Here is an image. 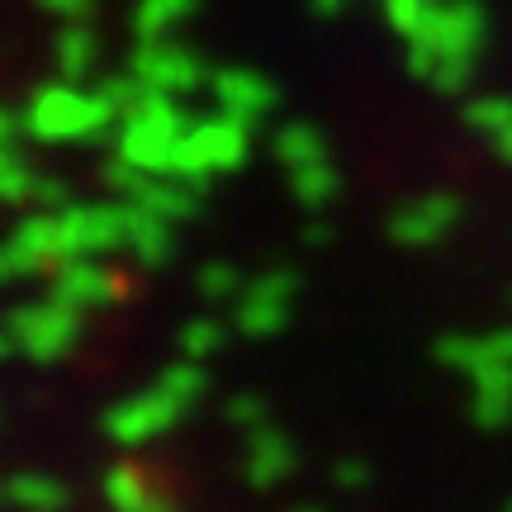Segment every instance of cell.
<instances>
[{
  "instance_id": "cell-15",
  "label": "cell",
  "mask_w": 512,
  "mask_h": 512,
  "mask_svg": "<svg viewBox=\"0 0 512 512\" xmlns=\"http://www.w3.org/2000/svg\"><path fill=\"white\" fill-rule=\"evenodd\" d=\"M124 252L138 261V266H166L176 242H171V219L152 214L143 204L124 200Z\"/></svg>"
},
{
  "instance_id": "cell-7",
  "label": "cell",
  "mask_w": 512,
  "mask_h": 512,
  "mask_svg": "<svg viewBox=\"0 0 512 512\" xmlns=\"http://www.w3.org/2000/svg\"><path fill=\"white\" fill-rule=\"evenodd\" d=\"M294 294H299V275L294 271H266L247 280L242 294L233 299V328L242 337H275L290 323Z\"/></svg>"
},
{
  "instance_id": "cell-27",
  "label": "cell",
  "mask_w": 512,
  "mask_h": 512,
  "mask_svg": "<svg viewBox=\"0 0 512 512\" xmlns=\"http://www.w3.org/2000/svg\"><path fill=\"white\" fill-rule=\"evenodd\" d=\"M223 418L233 422L238 432H252V427L266 422V399L261 394H233V399L223 403Z\"/></svg>"
},
{
  "instance_id": "cell-24",
  "label": "cell",
  "mask_w": 512,
  "mask_h": 512,
  "mask_svg": "<svg viewBox=\"0 0 512 512\" xmlns=\"http://www.w3.org/2000/svg\"><path fill=\"white\" fill-rule=\"evenodd\" d=\"M34 181H38V171H29L24 152L19 147H0V195L10 204H29Z\"/></svg>"
},
{
  "instance_id": "cell-3",
  "label": "cell",
  "mask_w": 512,
  "mask_h": 512,
  "mask_svg": "<svg viewBox=\"0 0 512 512\" xmlns=\"http://www.w3.org/2000/svg\"><path fill=\"white\" fill-rule=\"evenodd\" d=\"M247 147H252V124L238 114L219 110L209 119H190V128L176 143V157H171V176L204 185L219 171H238L247 162Z\"/></svg>"
},
{
  "instance_id": "cell-16",
  "label": "cell",
  "mask_w": 512,
  "mask_h": 512,
  "mask_svg": "<svg viewBox=\"0 0 512 512\" xmlns=\"http://www.w3.org/2000/svg\"><path fill=\"white\" fill-rule=\"evenodd\" d=\"M465 124L494 147L498 162L512 166V95H475L465 105Z\"/></svg>"
},
{
  "instance_id": "cell-2",
  "label": "cell",
  "mask_w": 512,
  "mask_h": 512,
  "mask_svg": "<svg viewBox=\"0 0 512 512\" xmlns=\"http://www.w3.org/2000/svg\"><path fill=\"white\" fill-rule=\"evenodd\" d=\"M185 128H190V119L181 114L176 95L143 86L114 128V152L128 157L133 166H143V171H171V157H176V143H181Z\"/></svg>"
},
{
  "instance_id": "cell-4",
  "label": "cell",
  "mask_w": 512,
  "mask_h": 512,
  "mask_svg": "<svg viewBox=\"0 0 512 512\" xmlns=\"http://www.w3.org/2000/svg\"><path fill=\"white\" fill-rule=\"evenodd\" d=\"M76 337H81V313L48 294V299L19 304V309L10 313L0 351H5V356H24V361H34V366H57V361L76 347Z\"/></svg>"
},
{
  "instance_id": "cell-30",
  "label": "cell",
  "mask_w": 512,
  "mask_h": 512,
  "mask_svg": "<svg viewBox=\"0 0 512 512\" xmlns=\"http://www.w3.org/2000/svg\"><path fill=\"white\" fill-rule=\"evenodd\" d=\"M489 361H503L512 366V328H498V332H484V366ZM479 366V370H484Z\"/></svg>"
},
{
  "instance_id": "cell-29",
  "label": "cell",
  "mask_w": 512,
  "mask_h": 512,
  "mask_svg": "<svg viewBox=\"0 0 512 512\" xmlns=\"http://www.w3.org/2000/svg\"><path fill=\"white\" fill-rule=\"evenodd\" d=\"M29 204H34V209H48V214H57V209H67V204H72V195H67V185H62V181H53V176H38Z\"/></svg>"
},
{
  "instance_id": "cell-13",
  "label": "cell",
  "mask_w": 512,
  "mask_h": 512,
  "mask_svg": "<svg viewBox=\"0 0 512 512\" xmlns=\"http://www.w3.org/2000/svg\"><path fill=\"white\" fill-rule=\"evenodd\" d=\"M209 95H214L219 110L238 114L247 124H256L261 114L275 110V86L261 72H252V67H223V72H214L209 76Z\"/></svg>"
},
{
  "instance_id": "cell-23",
  "label": "cell",
  "mask_w": 512,
  "mask_h": 512,
  "mask_svg": "<svg viewBox=\"0 0 512 512\" xmlns=\"http://www.w3.org/2000/svg\"><path fill=\"white\" fill-rule=\"evenodd\" d=\"M176 342H181V356L209 361V356H214V351L228 342V323H223V318H209V313H204V318H190Z\"/></svg>"
},
{
  "instance_id": "cell-22",
  "label": "cell",
  "mask_w": 512,
  "mask_h": 512,
  "mask_svg": "<svg viewBox=\"0 0 512 512\" xmlns=\"http://www.w3.org/2000/svg\"><path fill=\"white\" fill-rule=\"evenodd\" d=\"M53 57H57V76H72V81H81V76L95 67V38H91V29H86L81 19H67V24H62V34H57V43H53Z\"/></svg>"
},
{
  "instance_id": "cell-5",
  "label": "cell",
  "mask_w": 512,
  "mask_h": 512,
  "mask_svg": "<svg viewBox=\"0 0 512 512\" xmlns=\"http://www.w3.org/2000/svg\"><path fill=\"white\" fill-rule=\"evenodd\" d=\"M185 413H190V403H185L176 389H166L162 380H152L147 389L110 403V408L100 413V437L114 441V446H124V451H133V446H147L152 437L171 432Z\"/></svg>"
},
{
  "instance_id": "cell-20",
  "label": "cell",
  "mask_w": 512,
  "mask_h": 512,
  "mask_svg": "<svg viewBox=\"0 0 512 512\" xmlns=\"http://www.w3.org/2000/svg\"><path fill=\"white\" fill-rule=\"evenodd\" d=\"M271 152L285 171H294V166L328 157V138H323V128L318 124H280L275 128V138H271Z\"/></svg>"
},
{
  "instance_id": "cell-32",
  "label": "cell",
  "mask_w": 512,
  "mask_h": 512,
  "mask_svg": "<svg viewBox=\"0 0 512 512\" xmlns=\"http://www.w3.org/2000/svg\"><path fill=\"white\" fill-rule=\"evenodd\" d=\"M309 5H313V15L318 19H337L342 10H347V0H309Z\"/></svg>"
},
{
  "instance_id": "cell-25",
  "label": "cell",
  "mask_w": 512,
  "mask_h": 512,
  "mask_svg": "<svg viewBox=\"0 0 512 512\" xmlns=\"http://www.w3.org/2000/svg\"><path fill=\"white\" fill-rule=\"evenodd\" d=\"M195 285H200V294L209 299V304H228V299H238L242 294L247 280L238 275V266H228V261H209V266H200Z\"/></svg>"
},
{
  "instance_id": "cell-1",
  "label": "cell",
  "mask_w": 512,
  "mask_h": 512,
  "mask_svg": "<svg viewBox=\"0 0 512 512\" xmlns=\"http://www.w3.org/2000/svg\"><path fill=\"white\" fill-rule=\"evenodd\" d=\"M489 38V15L479 0H432L418 34H408V72L422 76L432 91L460 95L470 86L475 57Z\"/></svg>"
},
{
  "instance_id": "cell-12",
  "label": "cell",
  "mask_w": 512,
  "mask_h": 512,
  "mask_svg": "<svg viewBox=\"0 0 512 512\" xmlns=\"http://www.w3.org/2000/svg\"><path fill=\"white\" fill-rule=\"evenodd\" d=\"M247 446H242V475L252 489H280L285 479L294 475V441L271 427V422H261L252 432H242Z\"/></svg>"
},
{
  "instance_id": "cell-31",
  "label": "cell",
  "mask_w": 512,
  "mask_h": 512,
  "mask_svg": "<svg viewBox=\"0 0 512 512\" xmlns=\"http://www.w3.org/2000/svg\"><path fill=\"white\" fill-rule=\"evenodd\" d=\"M38 5L57 19H86V10H91V0H38Z\"/></svg>"
},
{
  "instance_id": "cell-14",
  "label": "cell",
  "mask_w": 512,
  "mask_h": 512,
  "mask_svg": "<svg viewBox=\"0 0 512 512\" xmlns=\"http://www.w3.org/2000/svg\"><path fill=\"white\" fill-rule=\"evenodd\" d=\"M470 418L479 432H503L512 422V366L489 361L470 375Z\"/></svg>"
},
{
  "instance_id": "cell-6",
  "label": "cell",
  "mask_w": 512,
  "mask_h": 512,
  "mask_svg": "<svg viewBox=\"0 0 512 512\" xmlns=\"http://www.w3.org/2000/svg\"><path fill=\"white\" fill-rule=\"evenodd\" d=\"M57 252L62 256H105L124 252V200H86L57 209Z\"/></svg>"
},
{
  "instance_id": "cell-11",
  "label": "cell",
  "mask_w": 512,
  "mask_h": 512,
  "mask_svg": "<svg viewBox=\"0 0 512 512\" xmlns=\"http://www.w3.org/2000/svg\"><path fill=\"white\" fill-rule=\"evenodd\" d=\"M53 299L72 304L76 313H95L119 299V280H114L95 256H62L53 266V285H48Z\"/></svg>"
},
{
  "instance_id": "cell-8",
  "label": "cell",
  "mask_w": 512,
  "mask_h": 512,
  "mask_svg": "<svg viewBox=\"0 0 512 512\" xmlns=\"http://www.w3.org/2000/svg\"><path fill=\"white\" fill-rule=\"evenodd\" d=\"M128 72L143 86H157L166 95H190L195 86L209 81L200 53L185 48V43H171V38H138V48L128 57Z\"/></svg>"
},
{
  "instance_id": "cell-10",
  "label": "cell",
  "mask_w": 512,
  "mask_h": 512,
  "mask_svg": "<svg viewBox=\"0 0 512 512\" xmlns=\"http://www.w3.org/2000/svg\"><path fill=\"white\" fill-rule=\"evenodd\" d=\"M57 261H62V252H57V219L48 209H29L5 238L0 275L5 280H29L38 271H53Z\"/></svg>"
},
{
  "instance_id": "cell-21",
  "label": "cell",
  "mask_w": 512,
  "mask_h": 512,
  "mask_svg": "<svg viewBox=\"0 0 512 512\" xmlns=\"http://www.w3.org/2000/svg\"><path fill=\"white\" fill-rule=\"evenodd\" d=\"M200 10V0H138L133 5V34L138 38H171L176 24Z\"/></svg>"
},
{
  "instance_id": "cell-19",
  "label": "cell",
  "mask_w": 512,
  "mask_h": 512,
  "mask_svg": "<svg viewBox=\"0 0 512 512\" xmlns=\"http://www.w3.org/2000/svg\"><path fill=\"white\" fill-rule=\"evenodd\" d=\"M337 190H342V176H337V166H332L328 157L304 162L290 171V195L299 200V209H309V214H323V209L337 200Z\"/></svg>"
},
{
  "instance_id": "cell-34",
  "label": "cell",
  "mask_w": 512,
  "mask_h": 512,
  "mask_svg": "<svg viewBox=\"0 0 512 512\" xmlns=\"http://www.w3.org/2000/svg\"><path fill=\"white\" fill-rule=\"evenodd\" d=\"M508 508H512V498H508Z\"/></svg>"
},
{
  "instance_id": "cell-17",
  "label": "cell",
  "mask_w": 512,
  "mask_h": 512,
  "mask_svg": "<svg viewBox=\"0 0 512 512\" xmlns=\"http://www.w3.org/2000/svg\"><path fill=\"white\" fill-rule=\"evenodd\" d=\"M5 503L19 512H57L72 503V489L57 475H43V470H19V475L5 479Z\"/></svg>"
},
{
  "instance_id": "cell-9",
  "label": "cell",
  "mask_w": 512,
  "mask_h": 512,
  "mask_svg": "<svg viewBox=\"0 0 512 512\" xmlns=\"http://www.w3.org/2000/svg\"><path fill=\"white\" fill-rule=\"evenodd\" d=\"M456 223H460V200L446 195V190H432V195H418V200H403L399 209L389 214L384 233H389L394 247L422 252V247H437Z\"/></svg>"
},
{
  "instance_id": "cell-33",
  "label": "cell",
  "mask_w": 512,
  "mask_h": 512,
  "mask_svg": "<svg viewBox=\"0 0 512 512\" xmlns=\"http://www.w3.org/2000/svg\"><path fill=\"white\" fill-rule=\"evenodd\" d=\"M328 238H332V233L323 228V223H309V228H304V247H323Z\"/></svg>"
},
{
  "instance_id": "cell-28",
  "label": "cell",
  "mask_w": 512,
  "mask_h": 512,
  "mask_svg": "<svg viewBox=\"0 0 512 512\" xmlns=\"http://www.w3.org/2000/svg\"><path fill=\"white\" fill-rule=\"evenodd\" d=\"M328 479L332 489H342V494H361V489H370V465L366 460H337Z\"/></svg>"
},
{
  "instance_id": "cell-26",
  "label": "cell",
  "mask_w": 512,
  "mask_h": 512,
  "mask_svg": "<svg viewBox=\"0 0 512 512\" xmlns=\"http://www.w3.org/2000/svg\"><path fill=\"white\" fill-rule=\"evenodd\" d=\"M427 10H432V0H384V19H389V29L399 38L418 34V24L427 19Z\"/></svg>"
},
{
  "instance_id": "cell-18",
  "label": "cell",
  "mask_w": 512,
  "mask_h": 512,
  "mask_svg": "<svg viewBox=\"0 0 512 512\" xmlns=\"http://www.w3.org/2000/svg\"><path fill=\"white\" fill-rule=\"evenodd\" d=\"M100 498H105L114 512L171 508V503H166V498L147 484V475H138L133 465H110V470H105V479H100Z\"/></svg>"
}]
</instances>
